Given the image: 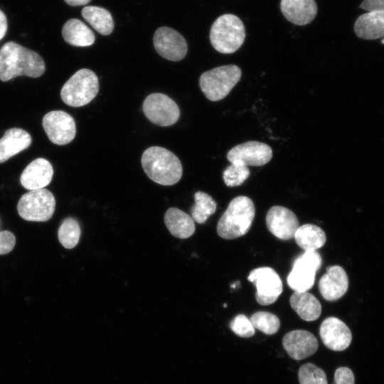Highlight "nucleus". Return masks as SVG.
<instances>
[{"mask_svg":"<svg viewBox=\"0 0 384 384\" xmlns=\"http://www.w3.org/2000/svg\"><path fill=\"white\" fill-rule=\"evenodd\" d=\"M164 223L171 234L178 238H188L195 232L194 220L191 216L177 208H170L166 210Z\"/></svg>","mask_w":384,"mask_h":384,"instance_id":"22","label":"nucleus"},{"mask_svg":"<svg viewBox=\"0 0 384 384\" xmlns=\"http://www.w3.org/2000/svg\"><path fill=\"white\" fill-rule=\"evenodd\" d=\"M230 328L237 336L242 338L252 337L255 333L250 320L244 314H238L233 318L230 323Z\"/></svg>","mask_w":384,"mask_h":384,"instance_id":"32","label":"nucleus"},{"mask_svg":"<svg viewBox=\"0 0 384 384\" xmlns=\"http://www.w3.org/2000/svg\"><path fill=\"white\" fill-rule=\"evenodd\" d=\"M153 41L157 53L167 60L178 61L187 53L188 46L185 38L169 27L159 28L155 31Z\"/></svg>","mask_w":384,"mask_h":384,"instance_id":"12","label":"nucleus"},{"mask_svg":"<svg viewBox=\"0 0 384 384\" xmlns=\"http://www.w3.org/2000/svg\"><path fill=\"white\" fill-rule=\"evenodd\" d=\"M321 265L322 258L317 251H306L298 256L287 278L289 287L294 292H308L314 286Z\"/></svg>","mask_w":384,"mask_h":384,"instance_id":"8","label":"nucleus"},{"mask_svg":"<svg viewBox=\"0 0 384 384\" xmlns=\"http://www.w3.org/2000/svg\"><path fill=\"white\" fill-rule=\"evenodd\" d=\"M255 215L252 201L244 196H237L229 203L217 225L220 237L227 240L240 238L250 230Z\"/></svg>","mask_w":384,"mask_h":384,"instance_id":"3","label":"nucleus"},{"mask_svg":"<svg viewBox=\"0 0 384 384\" xmlns=\"http://www.w3.org/2000/svg\"><path fill=\"white\" fill-rule=\"evenodd\" d=\"M323 343L329 349L341 351L346 349L352 339L351 330L341 319L330 316L325 319L319 328Z\"/></svg>","mask_w":384,"mask_h":384,"instance_id":"15","label":"nucleus"},{"mask_svg":"<svg viewBox=\"0 0 384 384\" xmlns=\"http://www.w3.org/2000/svg\"><path fill=\"white\" fill-rule=\"evenodd\" d=\"M55 208V197L45 188L26 193L17 205L19 215L26 220L34 222L48 221L53 216Z\"/></svg>","mask_w":384,"mask_h":384,"instance_id":"7","label":"nucleus"},{"mask_svg":"<svg viewBox=\"0 0 384 384\" xmlns=\"http://www.w3.org/2000/svg\"><path fill=\"white\" fill-rule=\"evenodd\" d=\"M32 138L28 132L21 128L7 129L0 139V164L28 148Z\"/></svg>","mask_w":384,"mask_h":384,"instance_id":"21","label":"nucleus"},{"mask_svg":"<svg viewBox=\"0 0 384 384\" xmlns=\"http://www.w3.org/2000/svg\"><path fill=\"white\" fill-rule=\"evenodd\" d=\"M356 35L364 40H375L384 37V10L368 11L355 21Z\"/></svg>","mask_w":384,"mask_h":384,"instance_id":"20","label":"nucleus"},{"mask_svg":"<svg viewBox=\"0 0 384 384\" xmlns=\"http://www.w3.org/2000/svg\"><path fill=\"white\" fill-rule=\"evenodd\" d=\"M248 167L238 162H233L223 171V181L228 187L241 185L250 176Z\"/></svg>","mask_w":384,"mask_h":384,"instance_id":"30","label":"nucleus"},{"mask_svg":"<svg viewBox=\"0 0 384 384\" xmlns=\"http://www.w3.org/2000/svg\"><path fill=\"white\" fill-rule=\"evenodd\" d=\"M142 110L150 122L161 127L175 124L180 116L177 104L162 93H152L148 95L144 101Z\"/></svg>","mask_w":384,"mask_h":384,"instance_id":"9","label":"nucleus"},{"mask_svg":"<svg viewBox=\"0 0 384 384\" xmlns=\"http://www.w3.org/2000/svg\"><path fill=\"white\" fill-rule=\"evenodd\" d=\"M223 306H224V307H226V306H227L226 304H224Z\"/></svg>","mask_w":384,"mask_h":384,"instance_id":"38","label":"nucleus"},{"mask_svg":"<svg viewBox=\"0 0 384 384\" xmlns=\"http://www.w3.org/2000/svg\"><path fill=\"white\" fill-rule=\"evenodd\" d=\"M80 233L78 221L74 218H68L63 221L58 229V240L64 247L71 249L78 243Z\"/></svg>","mask_w":384,"mask_h":384,"instance_id":"28","label":"nucleus"},{"mask_svg":"<svg viewBox=\"0 0 384 384\" xmlns=\"http://www.w3.org/2000/svg\"><path fill=\"white\" fill-rule=\"evenodd\" d=\"M354 375L349 368L339 367L336 370L333 384H354Z\"/></svg>","mask_w":384,"mask_h":384,"instance_id":"34","label":"nucleus"},{"mask_svg":"<svg viewBox=\"0 0 384 384\" xmlns=\"http://www.w3.org/2000/svg\"><path fill=\"white\" fill-rule=\"evenodd\" d=\"M82 17L100 34L107 36L114 29V21L110 13L104 8L89 6L81 11Z\"/></svg>","mask_w":384,"mask_h":384,"instance_id":"26","label":"nucleus"},{"mask_svg":"<svg viewBox=\"0 0 384 384\" xmlns=\"http://www.w3.org/2000/svg\"><path fill=\"white\" fill-rule=\"evenodd\" d=\"M7 31V20L5 14L0 10V40H1Z\"/></svg>","mask_w":384,"mask_h":384,"instance_id":"36","label":"nucleus"},{"mask_svg":"<svg viewBox=\"0 0 384 384\" xmlns=\"http://www.w3.org/2000/svg\"><path fill=\"white\" fill-rule=\"evenodd\" d=\"M256 287V301L262 305L272 304L282 292V282L274 270L269 267L252 270L247 277Z\"/></svg>","mask_w":384,"mask_h":384,"instance_id":"10","label":"nucleus"},{"mask_svg":"<svg viewBox=\"0 0 384 384\" xmlns=\"http://www.w3.org/2000/svg\"><path fill=\"white\" fill-rule=\"evenodd\" d=\"M292 308L299 316L306 321L316 320L321 313L319 301L308 292H294L289 299Z\"/></svg>","mask_w":384,"mask_h":384,"instance_id":"23","label":"nucleus"},{"mask_svg":"<svg viewBox=\"0 0 384 384\" xmlns=\"http://www.w3.org/2000/svg\"><path fill=\"white\" fill-rule=\"evenodd\" d=\"M297 244L304 252L316 251L326 242L324 231L319 226L313 224H304L299 226L294 236Z\"/></svg>","mask_w":384,"mask_h":384,"instance_id":"25","label":"nucleus"},{"mask_svg":"<svg viewBox=\"0 0 384 384\" xmlns=\"http://www.w3.org/2000/svg\"><path fill=\"white\" fill-rule=\"evenodd\" d=\"M245 38V26L237 16L226 14L219 16L210 31V41L219 53L230 54L235 52Z\"/></svg>","mask_w":384,"mask_h":384,"instance_id":"4","label":"nucleus"},{"mask_svg":"<svg viewBox=\"0 0 384 384\" xmlns=\"http://www.w3.org/2000/svg\"><path fill=\"white\" fill-rule=\"evenodd\" d=\"M142 168L153 181L163 186H171L181 178L183 169L178 158L171 151L161 146H151L142 154Z\"/></svg>","mask_w":384,"mask_h":384,"instance_id":"2","label":"nucleus"},{"mask_svg":"<svg viewBox=\"0 0 384 384\" xmlns=\"http://www.w3.org/2000/svg\"><path fill=\"white\" fill-rule=\"evenodd\" d=\"M62 35L68 44L79 47L90 46L95 39L90 28L77 18L66 21L62 29Z\"/></svg>","mask_w":384,"mask_h":384,"instance_id":"24","label":"nucleus"},{"mask_svg":"<svg viewBox=\"0 0 384 384\" xmlns=\"http://www.w3.org/2000/svg\"><path fill=\"white\" fill-rule=\"evenodd\" d=\"M348 278L346 271L339 265L326 268V272L319 279V289L324 299L334 302L347 292Z\"/></svg>","mask_w":384,"mask_h":384,"instance_id":"17","label":"nucleus"},{"mask_svg":"<svg viewBox=\"0 0 384 384\" xmlns=\"http://www.w3.org/2000/svg\"><path fill=\"white\" fill-rule=\"evenodd\" d=\"M272 156L270 146L265 143L250 141L238 144L227 154L228 160L245 166H260L268 163Z\"/></svg>","mask_w":384,"mask_h":384,"instance_id":"13","label":"nucleus"},{"mask_svg":"<svg viewBox=\"0 0 384 384\" xmlns=\"http://www.w3.org/2000/svg\"><path fill=\"white\" fill-rule=\"evenodd\" d=\"M195 204L191 208V218L198 223H204L216 210V203L213 198L202 191L194 194Z\"/></svg>","mask_w":384,"mask_h":384,"instance_id":"27","label":"nucleus"},{"mask_svg":"<svg viewBox=\"0 0 384 384\" xmlns=\"http://www.w3.org/2000/svg\"><path fill=\"white\" fill-rule=\"evenodd\" d=\"M250 320L255 329L267 335L277 333L280 326L279 318L267 311H257L251 316Z\"/></svg>","mask_w":384,"mask_h":384,"instance_id":"29","label":"nucleus"},{"mask_svg":"<svg viewBox=\"0 0 384 384\" xmlns=\"http://www.w3.org/2000/svg\"><path fill=\"white\" fill-rule=\"evenodd\" d=\"M53 169L51 164L43 158L32 161L23 171L20 181L23 187L29 191L43 188L52 181Z\"/></svg>","mask_w":384,"mask_h":384,"instance_id":"18","label":"nucleus"},{"mask_svg":"<svg viewBox=\"0 0 384 384\" xmlns=\"http://www.w3.org/2000/svg\"><path fill=\"white\" fill-rule=\"evenodd\" d=\"M43 127L49 140L57 145H65L72 142L76 134L75 122L73 117L62 110H54L44 115Z\"/></svg>","mask_w":384,"mask_h":384,"instance_id":"11","label":"nucleus"},{"mask_svg":"<svg viewBox=\"0 0 384 384\" xmlns=\"http://www.w3.org/2000/svg\"><path fill=\"white\" fill-rule=\"evenodd\" d=\"M15 244L16 238L11 232L9 230L0 232V255L10 252L14 249Z\"/></svg>","mask_w":384,"mask_h":384,"instance_id":"33","label":"nucleus"},{"mask_svg":"<svg viewBox=\"0 0 384 384\" xmlns=\"http://www.w3.org/2000/svg\"><path fill=\"white\" fill-rule=\"evenodd\" d=\"M99 90L95 73L86 68L78 70L64 84L60 91L63 101L74 107H82L91 102Z\"/></svg>","mask_w":384,"mask_h":384,"instance_id":"6","label":"nucleus"},{"mask_svg":"<svg viewBox=\"0 0 384 384\" xmlns=\"http://www.w3.org/2000/svg\"><path fill=\"white\" fill-rule=\"evenodd\" d=\"M91 0H65L70 6H81L89 3Z\"/></svg>","mask_w":384,"mask_h":384,"instance_id":"37","label":"nucleus"},{"mask_svg":"<svg viewBox=\"0 0 384 384\" xmlns=\"http://www.w3.org/2000/svg\"><path fill=\"white\" fill-rule=\"evenodd\" d=\"M298 378L300 384H328L324 371L310 363L303 364L299 368Z\"/></svg>","mask_w":384,"mask_h":384,"instance_id":"31","label":"nucleus"},{"mask_svg":"<svg viewBox=\"0 0 384 384\" xmlns=\"http://www.w3.org/2000/svg\"><path fill=\"white\" fill-rule=\"evenodd\" d=\"M266 225L270 232L281 240H290L299 227L296 215L289 209L274 206L266 215Z\"/></svg>","mask_w":384,"mask_h":384,"instance_id":"14","label":"nucleus"},{"mask_svg":"<svg viewBox=\"0 0 384 384\" xmlns=\"http://www.w3.org/2000/svg\"><path fill=\"white\" fill-rule=\"evenodd\" d=\"M242 72L235 65L215 68L203 73L199 85L205 96L210 101L225 97L241 78Z\"/></svg>","mask_w":384,"mask_h":384,"instance_id":"5","label":"nucleus"},{"mask_svg":"<svg viewBox=\"0 0 384 384\" xmlns=\"http://www.w3.org/2000/svg\"><path fill=\"white\" fill-rule=\"evenodd\" d=\"M46 70L42 57L15 42L6 43L0 50V80L9 81L20 75L38 78Z\"/></svg>","mask_w":384,"mask_h":384,"instance_id":"1","label":"nucleus"},{"mask_svg":"<svg viewBox=\"0 0 384 384\" xmlns=\"http://www.w3.org/2000/svg\"><path fill=\"white\" fill-rule=\"evenodd\" d=\"M282 345L288 355L297 361L313 355L319 347L317 338L313 334L299 329L287 333L283 337Z\"/></svg>","mask_w":384,"mask_h":384,"instance_id":"16","label":"nucleus"},{"mask_svg":"<svg viewBox=\"0 0 384 384\" xmlns=\"http://www.w3.org/2000/svg\"><path fill=\"white\" fill-rule=\"evenodd\" d=\"M280 9L289 21L299 26L311 22L318 11L314 0H281Z\"/></svg>","mask_w":384,"mask_h":384,"instance_id":"19","label":"nucleus"},{"mask_svg":"<svg viewBox=\"0 0 384 384\" xmlns=\"http://www.w3.org/2000/svg\"><path fill=\"white\" fill-rule=\"evenodd\" d=\"M359 8L367 11L384 10V0H363Z\"/></svg>","mask_w":384,"mask_h":384,"instance_id":"35","label":"nucleus"}]
</instances>
